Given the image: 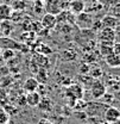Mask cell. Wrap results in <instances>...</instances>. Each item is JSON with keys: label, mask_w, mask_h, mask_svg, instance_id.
I'll list each match as a JSON object with an SVG mask.
<instances>
[{"label": "cell", "mask_w": 120, "mask_h": 124, "mask_svg": "<svg viewBox=\"0 0 120 124\" xmlns=\"http://www.w3.org/2000/svg\"><path fill=\"white\" fill-rule=\"evenodd\" d=\"M94 23V17L89 12H82L80 15L75 16V24L81 30H89L93 26Z\"/></svg>", "instance_id": "1"}, {"label": "cell", "mask_w": 120, "mask_h": 124, "mask_svg": "<svg viewBox=\"0 0 120 124\" xmlns=\"http://www.w3.org/2000/svg\"><path fill=\"white\" fill-rule=\"evenodd\" d=\"M108 108L107 105L102 103H87V108H86V113L88 117H99V116H104L105 110Z\"/></svg>", "instance_id": "2"}, {"label": "cell", "mask_w": 120, "mask_h": 124, "mask_svg": "<svg viewBox=\"0 0 120 124\" xmlns=\"http://www.w3.org/2000/svg\"><path fill=\"white\" fill-rule=\"evenodd\" d=\"M65 94L68 98L71 99V103H73V106L75 104L76 100L78 99H82V95H83V87L78 84H73V85H69L67 87V91Z\"/></svg>", "instance_id": "3"}, {"label": "cell", "mask_w": 120, "mask_h": 124, "mask_svg": "<svg viewBox=\"0 0 120 124\" xmlns=\"http://www.w3.org/2000/svg\"><path fill=\"white\" fill-rule=\"evenodd\" d=\"M107 92V88H106L105 84L99 80V79H95L92 85H90V94L94 99H100L105 93Z\"/></svg>", "instance_id": "4"}, {"label": "cell", "mask_w": 120, "mask_h": 124, "mask_svg": "<svg viewBox=\"0 0 120 124\" xmlns=\"http://www.w3.org/2000/svg\"><path fill=\"white\" fill-rule=\"evenodd\" d=\"M98 39L105 43H114L115 42V30L109 29V28H102L98 35Z\"/></svg>", "instance_id": "5"}, {"label": "cell", "mask_w": 120, "mask_h": 124, "mask_svg": "<svg viewBox=\"0 0 120 124\" xmlns=\"http://www.w3.org/2000/svg\"><path fill=\"white\" fill-rule=\"evenodd\" d=\"M120 119V110L115 106H108L104 112V121L107 123H113L115 121Z\"/></svg>", "instance_id": "6"}, {"label": "cell", "mask_w": 120, "mask_h": 124, "mask_svg": "<svg viewBox=\"0 0 120 124\" xmlns=\"http://www.w3.org/2000/svg\"><path fill=\"white\" fill-rule=\"evenodd\" d=\"M68 11H70L74 16H77L86 11V1L85 0H70Z\"/></svg>", "instance_id": "7"}, {"label": "cell", "mask_w": 120, "mask_h": 124, "mask_svg": "<svg viewBox=\"0 0 120 124\" xmlns=\"http://www.w3.org/2000/svg\"><path fill=\"white\" fill-rule=\"evenodd\" d=\"M41 25L43 26V29H45V30H51V29H54V28L57 25V18H56V15L45 13V15L42 17Z\"/></svg>", "instance_id": "8"}, {"label": "cell", "mask_w": 120, "mask_h": 124, "mask_svg": "<svg viewBox=\"0 0 120 124\" xmlns=\"http://www.w3.org/2000/svg\"><path fill=\"white\" fill-rule=\"evenodd\" d=\"M101 26L102 28H109V29H117L119 26V19H117L115 17L111 15H106L101 20Z\"/></svg>", "instance_id": "9"}, {"label": "cell", "mask_w": 120, "mask_h": 124, "mask_svg": "<svg viewBox=\"0 0 120 124\" xmlns=\"http://www.w3.org/2000/svg\"><path fill=\"white\" fill-rule=\"evenodd\" d=\"M25 97H26V105H29L30 108H37L39 105V101H41V98H42V95L37 91L28 93Z\"/></svg>", "instance_id": "10"}, {"label": "cell", "mask_w": 120, "mask_h": 124, "mask_svg": "<svg viewBox=\"0 0 120 124\" xmlns=\"http://www.w3.org/2000/svg\"><path fill=\"white\" fill-rule=\"evenodd\" d=\"M13 15V10L7 4H0V22L10 20Z\"/></svg>", "instance_id": "11"}, {"label": "cell", "mask_w": 120, "mask_h": 124, "mask_svg": "<svg viewBox=\"0 0 120 124\" xmlns=\"http://www.w3.org/2000/svg\"><path fill=\"white\" fill-rule=\"evenodd\" d=\"M60 56L63 61H75L77 59V51L73 48H68V49H64L63 51H61Z\"/></svg>", "instance_id": "12"}, {"label": "cell", "mask_w": 120, "mask_h": 124, "mask_svg": "<svg viewBox=\"0 0 120 124\" xmlns=\"http://www.w3.org/2000/svg\"><path fill=\"white\" fill-rule=\"evenodd\" d=\"M105 62L111 68H120V55L112 53L105 57Z\"/></svg>", "instance_id": "13"}, {"label": "cell", "mask_w": 120, "mask_h": 124, "mask_svg": "<svg viewBox=\"0 0 120 124\" xmlns=\"http://www.w3.org/2000/svg\"><path fill=\"white\" fill-rule=\"evenodd\" d=\"M37 108H39L44 112H50L54 108V101L49 97H42L41 98V101H39V105Z\"/></svg>", "instance_id": "14"}, {"label": "cell", "mask_w": 120, "mask_h": 124, "mask_svg": "<svg viewBox=\"0 0 120 124\" xmlns=\"http://www.w3.org/2000/svg\"><path fill=\"white\" fill-rule=\"evenodd\" d=\"M38 85H39V84H38V81L36 80V78L31 77L24 81V90H25L28 93L35 92V91H37Z\"/></svg>", "instance_id": "15"}, {"label": "cell", "mask_w": 120, "mask_h": 124, "mask_svg": "<svg viewBox=\"0 0 120 124\" xmlns=\"http://www.w3.org/2000/svg\"><path fill=\"white\" fill-rule=\"evenodd\" d=\"M33 61L36 62V64L39 67V68H46L50 62H49V57H46L45 55H42V54H35V57L32 59Z\"/></svg>", "instance_id": "16"}, {"label": "cell", "mask_w": 120, "mask_h": 124, "mask_svg": "<svg viewBox=\"0 0 120 124\" xmlns=\"http://www.w3.org/2000/svg\"><path fill=\"white\" fill-rule=\"evenodd\" d=\"M36 80L38 81V84H42V85H45L48 79H49V74H48V70L46 68H39L37 72H36Z\"/></svg>", "instance_id": "17"}, {"label": "cell", "mask_w": 120, "mask_h": 124, "mask_svg": "<svg viewBox=\"0 0 120 124\" xmlns=\"http://www.w3.org/2000/svg\"><path fill=\"white\" fill-rule=\"evenodd\" d=\"M112 46L113 43H105V42H100L99 44V54L106 57L107 55L112 54Z\"/></svg>", "instance_id": "18"}, {"label": "cell", "mask_w": 120, "mask_h": 124, "mask_svg": "<svg viewBox=\"0 0 120 124\" xmlns=\"http://www.w3.org/2000/svg\"><path fill=\"white\" fill-rule=\"evenodd\" d=\"M12 29H13V25L11 24V22H8V20H4V22H1L0 31H1V33H4L6 37L10 36V33L12 32Z\"/></svg>", "instance_id": "19"}, {"label": "cell", "mask_w": 120, "mask_h": 124, "mask_svg": "<svg viewBox=\"0 0 120 124\" xmlns=\"http://www.w3.org/2000/svg\"><path fill=\"white\" fill-rule=\"evenodd\" d=\"M102 74H104V72H102V69H101L99 66H92L89 69V74H88V75L95 80V79H99L100 77H102Z\"/></svg>", "instance_id": "20"}, {"label": "cell", "mask_w": 120, "mask_h": 124, "mask_svg": "<svg viewBox=\"0 0 120 124\" xmlns=\"http://www.w3.org/2000/svg\"><path fill=\"white\" fill-rule=\"evenodd\" d=\"M4 44L5 49H13V46H18V44L15 43L14 41L10 39L8 37H4V38H0V46Z\"/></svg>", "instance_id": "21"}, {"label": "cell", "mask_w": 120, "mask_h": 124, "mask_svg": "<svg viewBox=\"0 0 120 124\" xmlns=\"http://www.w3.org/2000/svg\"><path fill=\"white\" fill-rule=\"evenodd\" d=\"M78 81H80V85L83 87V86H90L92 82L94 81V79H93L92 77H89L88 74H87V75H82V74H80V75H78Z\"/></svg>", "instance_id": "22"}, {"label": "cell", "mask_w": 120, "mask_h": 124, "mask_svg": "<svg viewBox=\"0 0 120 124\" xmlns=\"http://www.w3.org/2000/svg\"><path fill=\"white\" fill-rule=\"evenodd\" d=\"M36 53H37V54H42V55L48 56V55H50V54L52 53V50H51V49H50L48 46L42 44V46H39L37 49H36Z\"/></svg>", "instance_id": "23"}, {"label": "cell", "mask_w": 120, "mask_h": 124, "mask_svg": "<svg viewBox=\"0 0 120 124\" xmlns=\"http://www.w3.org/2000/svg\"><path fill=\"white\" fill-rule=\"evenodd\" d=\"M109 15L115 17L117 19H120V4L109 6Z\"/></svg>", "instance_id": "24"}, {"label": "cell", "mask_w": 120, "mask_h": 124, "mask_svg": "<svg viewBox=\"0 0 120 124\" xmlns=\"http://www.w3.org/2000/svg\"><path fill=\"white\" fill-rule=\"evenodd\" d=\"M101 101H102V104H105V105H111L112 103H113V100H114V95L113 94H111V93L106 92L101 98Z\"/></svg>", "instance_id": "25"}, {"label": "cell", "mask_w": 120, "mask_h": 124, "mask_svg": "<svg viewBox=\"0 0 120 124\" xmlns=\"http://www.w3.org/2000/svg\"><path fill=\"white\" fill-rule=\"evenodd\" d=\"M10 121V113L5 108H0V124H6Z\"/></svg>", "instance_id": "26"}, {"label": "cell", "mask_w": 120, "mask_h": 124, "mask_svg": "<svg viewBox=\"0 0 120 124\" xmlns=\"http://www.w3.org/2000/svg\"><path fill=\"white\" fill-rule=\"evenodd\" d=\"M96 61V55L93 54V53H86L83 55V62L88 63V64H92L93 62Z\"/></svg>", "instance_id": "27"}, {"label": "cell", "mask_w": 120, "mask_h": 124, "mask_svg": "<svg viewBox=\"0 0 120 124\" xmlns=\"http://www.w3.org/2000/svg\"><path fill=\"white\" fill-rule=\"evenodd\" d=\"M89 69H90V64L83 62V63L81 64V67H80V74L87 75V74H89Z\"/></svg>", "instance_id": "28"}, {"label": "cell", "mask_w": 120, "mask_h": 124, "mask_svg": "<svg viewBox=\"0 0 120 124\" xmlns=\"http://www.w3.org/2000/svg\"><path fill=\"white\" fill-rule=\"evenodd\" d=\"M13 55H14L13 49H5L2 51V57L4 59H11V57H13Z\"/></svg>", "instance_id": "29"}, {"label": "cell", "mask_w": 120, "mask_h": 124, "mask_svg": "<svg viewBox=\"0 0 120 124\" xmlns=\"http://www.w3.org/2000/svg\"><path fill=\"white\" fill-rule=\"evenodd\" d=\"M112 53L113 54H117V55H120V42H114L113 43Z\"/></svg>", "instance_id": "30"}, {"label": "cell", "mask_w": 120, "mask_h": 124, "mask_svg": "<svg viewBox=\"0 0 120 124\" xmlns=\"http://www.w3.org/2000/svg\"><path fill=\"white\" fill-rule=\"evenodd\" d=\"M26 95V94H25ZM23 97V95H20L19 98H18V101H17V104H18V106H24V105H26V97Z\"/></svg>", "instance_id": "31"}, {"label": "cell", "mask_w": 120, "mask_h": 124, "mask_svg": "<svg viewBox=\"0 0 120 124\" xmlns=\"http://www.w3.org/2000/svg\"><path fill=\"white\" fill-rule=\"evenodd\" d=\"M76 117L78 119H87L88 118V116L85 111H76Z\"/></svg>", "instance_id": "32"}, {"label": "cell", "mask_w": 120, "mask_h": 124, "mask_svg": "<svg viewBox=\"0 0 120 124\" xmlns=\"http://www.w3.org/2000/svg\"><path fill=\"white\" fill-rule=\"evenodd\" d=\"M37 124H54L51 121H49V119H46V118H41L39 121H38V123Z\"/></svg>", "instance_id": "33"}, {"label": "cell", "mask_w": 120, "mask_h": 124, "mask_svg": "<svg viewBox=\"0 0 120 124\" xmlns=\"http://www.w3.org/2000/svg\"><path fill=\"white\" fill-rule=\"evenodd\" d=\"M107 4H108L109 6H113V5L120 4V0H107Z\"/></svg>", "instance_id": "34"}, {"label": "cell", "mask_w": 120, "mask_h": 124, "mask_svg": "<svg viewBox=\"0 0 120 124\" xmlns=\"http://www.w3.org/2000/svg\"><path fill=\"white\" fill-rule=\"evenodd\" d=\"M111 124H120V119H118V121H115V122H113V123Z\"/></svg>", "instance_id": "35"}, {"label": "cell", "mask_w": 120, "mask_h": 124, "mask_svg": "<svg viewBox=\"0 0 120 124\" xmlns=\"http://www.w3.org/2000/svg\"><path fill=\"white\" fill-rule=\"evenodd\" d=\"M99 124H109V123H107L106 121H101V122H100V123H99Z\"/></svg>", "instance_id": "36"}, {"label": "cell", "mask_w": 120, "mask_h": 124, "mask_svg": "<svg viewBox=\"0 0 120 124\" xmlns=\"http://www.w3.org/2000/svg\"><path fill=\"white\" fill-rule=\"evenodd\" d=\"M33 1H37V0H33Z\"/></svg>", "instance_id": "37"}]
</instances>
